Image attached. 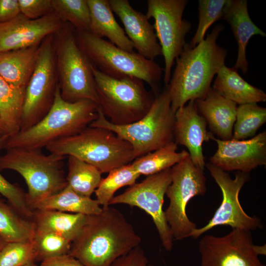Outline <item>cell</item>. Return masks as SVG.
Here are the masks:
<instances>
[{
	"mask_svg": "<svg viewBox=\"0 0 266 266\" xmlns=\"http://www.w3.org/2000/svg\"><path fill=\"white\" fill-rule=\"evenodd\" d=\"M39 266H84L78 260L69 254L45 259Z\"/></svg>",
	"mask_w": 266,
	"mask_h": 266,
	"instance_id": "41",
	"label": "cell"
},
{
	"mask_svg": "<svg viewBox=\"0 0 266 266\" xmlns=\"http://www.w3.org/2000/svg\"><path fill=\"white\" fill-rule=\"evenodd\" d=\"M35 231L32 220L21 215L0 196V235L7 242L31 241Z\"/></svg>",
	"mask_w": 266,
	"mask_h": 266,
	"instance_id": "29",
	"label": "cell"
},
{
	"mask_svg": "<svg viewBox=\"0 0 266 266\" xmlns=\"http://www.w3.org/2000/svg\"><path fill=\"white\" fill-rule=\"evenodd\" d=\"M216 74L212 88L221 96L239 105L266 101V93L244 80L234 68L224 65Z\"/></svg>",
	"mask_w": 266,
	"mask_h": 266,
	"instance_id": "23",
	"label": "cell"
},
{
	"mask_svg": "<svg viewBox=\"0 0 266 266\" xmlns=\"http://www.w3.org/2000/svg\"><path fill=\"white\" fill-rule=\"evenodd\" d=\"M90 12V31L94 35L107 37L119 48L133 51V46L113 15L108 0H87Z\"/></svg>",
	"mask_w": 266,
	"mask_h": 266,
	"instance_id": "22",
	"label": "cell"
},
{
	"mask_svg": "<svg viewBox=\"0 0 266 266\" xmlns=\"http://www.w3.org/2000/svg\"><path fill=\"white\" fill-rule=\"evenodd\" d=\"M46 148L50 153L78 158L96 167L101 174L134 159L133 148L128 141L110 130L89 126L78 134L50 143Z\"/></svg>",
	"mask_w": 266,
	"mask_h": 266,
	"instance_id": "5",
	"label": "cell"
},
{
	"mask_svg": "<svg viewBox=\"0 0 266 266\" xmlns=\"http://www.w3.org/2000/svg\"><path fill=\"white\" fill-rule=\"evenodd\" d=\"M92 70L99 108L111 123L128 125L139 120L148 112L156 96L145 88L143 81L130 76L110 77L93 65Z\"/></svg>",
	"mask_w": 266,
	"mask_h": 266,
	"instance_id": "8",
	"label": "cell"
},
{
	"mask_svg": "<svg viewBox=\"0 0 266 266\" xmlns=\"http://www.w3.org/2000/svg\"><path fill=\"white\" fill-rule=\"evenodd\" d=\"M64 24L54 11L34 20L20 13L13 19L0 23V53L39 45Z\"/></svg>",
	"mask_w": 266,
	"mask_h": 266,
	"instance_id": "17",
	"label": "cell"
},
{
	"mask_svg": "<svg viewBox=\"0 0 266 266\" xmlns=\"http://www.w3.org/2000/svg\"><path fill=\"white\" fill-rule=\"evenodd\" d=\"M217 150L210 158V163L228 172L238 170L249 173L258 166L266 165V131L248 140H223L211 133Z\"/></svg>",
	"mask_w": 266,
	"mask_h": 266,
	"instance_id": "16",
	"label": "cell"
},
{
	"mask_svg": "<svg viewBox=\"0 0 266 266\" xmlns=\"http://www.w3.org/2000/svg\"><path fill=\"white\" fill-rule=\"evenodd\" d=\"M199 251L201 266H266L258 258L266 255V244L255 245L251 231L233 229L222 236L205 235Z\"/></svg>",
	"mask_w": 266,
	"mask_h": 266,
	"instance_id": "15",
	"label": "cell"
},
{
	"mask_svg": "<svg viewBox=\"0 0 266 266\" xmlns=\"http://www.w3.org/2000/svg\"><path fill=\"white\" fill-rule=\"evenodd\" d=\"M86 215L52 210H34L32 219L35 230L58 233L71 242L79 233Z\"/></svg>",
	"mask_w": 266,
	"mask_h": 266,
	"instance_id": "25",
	"label": "cell"
},
{
	"mask_svg": "<svg viewBox=\"0 0 266 266\" xmlns=\"http://www.w3.org/2000/svg\"><path fill=\"white\" fill-rule=\"evenodd\" d=\"M206 166L221 190L222 201L208 223L203 227L196 229L190 237L197 238L218 226H228L232 229L247 231L262 229L263 226L260 219L257 216L247 215L238 199L240 190L249 179V173L238 171L233 179L227 172L210 163L207 164Z\"/></svg>",
	"mask_w": 266,
	"mask_h": 266,
	"instance_id": "13",
	"label": "cell"
},
{
	"mask_svg": "<svg viewBox=\"0 0 266 266\" xmlns=\"http://www.w3.org/2000/svg\"><path fill=\"white\" fill-rule=\"evenodd\" d=\"M26 88L17 87L0 76V117L9 137L20 130Z\"/></svg>",
	"mask_w": 266,
	"mask_h": 266,
	"instance_id": "27",
	"label": "cell"
},
{
	"mask_svg": "<svg viewBox=\"0 0 266 266\" xmlns=\"http://www.w3.org/2000/svg\"><path fill=\"white\" fill-rule=\"evenodd\" d=\"M148 265V261L145 252L138 246L118 258L110 266H147Z\"/></svg>",
	"mask_w": 266,
	"mask_h": 266,
	"instance_id": "39",
	"label": "cell"
},
{
	"mask_svg": "<svg viewBox=\"0 0 266 266\" xmlns=\"http://www.w3.org/2000/svg\"><path fill=\"white\" fill-rule=\"evenodd\" d=\"M7 242L0 235V252Z\"/></svg>",
	"mask_w": 266,
	"mask_h": 266,
	"instance_id": "43",
	"label": "cell"
},
{
	"mask_svg": "<svg viewBox=\"0 0 266 266\" xmlns=\"http://www.w3.org/2000/svg\"><path fill=\"white\" fill-rule=\"evenodd\" d=\"M5 136L9 135L0 117V138Z\"/></svg>",
	"mask_w": 266,
	"mask_h": 266,
	"instance_id": "42",
	"label": "cell"
},
{
	"mask_svg": "<svg viewBox=\"0 0 266 266\" xmlns=\"http://www.w3.org/2000/svg\"><path fill=\"white\" fill-rule=\"evenodd\" d=\"M111 9L120 19L126 34L137 53L154 60L162 55L153 26L146 15L135 10L128 0H108Z\"/></svg>",
	"mask_w": 266,
	"mask_h": 266,
	"instance_id": "19",
	"label": "cell"
},
{
	"mask_svg": "<svg viewBox=\"0 0 266 266\" xmlns=\"http://www.w3.org/2000/svg\"><path fill=\"white\" fill-rule=\"evenodd\" d=\"M171 182V168H169L147 176L141 182L134 183L123 193L114 196L109 202V205L126 204L145 211L151 217L162 245L168 251L172 249L174 239L163 206L164 196Z\"/></svg>",
	"mask_w": 266,
	"mask_h": 266,
	"instance_id": "14",
	"label": "cell"
},
{
	"mask_svg": "<svg viewBox=\"0 0 266 266\" xmlns=\"http://www.w3.org/2000/svg\"><path fill=\"white\" fill-rule=\"evenodd\" d=\"M187 0H148L146 15L154 20L153 25L165 62L164 82L167 85L175 60L186 45L191 23L182 18Z\"/></svg>",
	"mask_w": 266,
	"mask_h": 266,
	"instance_id": "12",
	"label": "cell"
},
{
	"mask_svg": "<svg viewBox=\"0 0 266 266\" xmlns=\"http://www.w3.org/2000/svg\"><path fill=\"white\" fill-rule=\"evenodd\" d=\"M33 210H52L91 215L100 213L102 207L96 200L81 195L67 185L59 193L34 205Z\"/></svg>",
	"mask_w": 266,
	"mask_h": 266,
	"instance_id": "26",
	"label": "cell"
},
{
	"mask_svg": "<svg viewBox=\"0 0 266 266\" xmlns=\"http://www.w3.org/2000/svg\"><path fill=\"white\" fill-rule=\"evenodd\" d=\"M37 253V260L68 254L71 241L51 232L35 230L32 240Z\"/></svg>",
	"mask_w": 266,
	"mask_h": 266,
	"instance_id": "34",
	"label": "cell"
},
{
	"mask_svg": "<svg viewBox=\"0 0 266 266\" xmlns=\"http://www.w3.org/2000/svg\"><path fill=\"white\" fill-rule=\"evenodd\" d=\"M199 113L205 119L212 133L219 139H232L237 104L217 94L211 87L202 99L195 100Z\"/></svg>",
	"mask_w": 266,
	"mask_h": 266,
	"instance_id": "21",
	"label": "cell"
},
{
	"mask_svg": "<svg viewBox=\"0 0 266 266\" xmlns=\"http://www.w3.org/2000/svg\"><path fill=\"white\" fill-rule=\"evenodd\" d=\"M20 13L18 0H0V23L9 21Z\"/></svg>",
	"mask_w": 266,
	"mask_h": 266,
	"instance_id": "40",
	"label": "cell"
},
{
	"mask_svg": "<svg viewBox=\"0 0 266 266\" xmlns=\"http://www.w3.org/2000/svg\"><path fill=\"white\" fill-rule=\"evenodd\" d=\"M178 145L173 141L154 151L133 160L131 163L140 174L150 175L171 168L189 155L183 150L177 152Z\"/></svg>",
	"mask_w": 266,
	"mask_h": 266,
	"instance_id": "28",
	"label": "cell"
},
{
	"mask_svg": "<svg viewBox=\"0 0 266 266\" xmlns=\"http://www.w3.org/2000/svg\"><path fill=\"white\" fill-rule=\"evenodd\" d=\"M228 0H199V24L192 39L189 43L194 47L204 39L208 28L223 16V9Z\"/></svg>",
	"mask_w": 266,
	"mask_h": 266,
	"instance_id": "35",
	"label": "cell"
},
{
	"mask_svg": "<svg viewBox=\"0 0 266 266\" xmlns=\"http://www.w3.org/2000/svg\"><path fill=\"white\" fill-rule=\"evenodd\" d=\"M20 12L28 19L41 18L53 11L52 0H18Z\"/></svg>",
	"mask_w": 266,
	"mask_h": 266,
	"instance_id": "38",
	"label": "cell"
},
{
	"mask_svg": "<svg viewBox=\"0 0 266 266\" xmlns=\"http://www.w3.org/2000/svg\"><path fill=\"white\" fill-rule=\"evenodd\" d=\"M224 29L223 25H216L194 47L186 43L176 59V66L167 85L171 108L175 113L187 102L205 98L214 75L225 65L227 51L216 42Z\"/></svg>",
	"mask_w": 266,
	"mask_h": 266,
	"instance_id": "2",
	"label": "cell"
},
{
	"mask_svg": "<svg viewBox=\"0 0 266 266\" xmlns=\"http://www.w3.org/2000/svg\"><path fill=\"white\" fill-rule=\"evenodd\" d=\"M53 34L46 37L39 45L35 66L26 88L19 132L39 122L54 102L59 84Z\"/></svg>",
	"mask_w": 266,
	"mask_h": 266,
	"instance_id": "11",
	"label": "cell"
},
{
	"mask_svg": "<svg viewBox=\"0 0 266 266\" xmlns=\"http://www.w3.org/2000/svg\"><path fill=\"white\" fill-rule=\"evenodd\" d=\"M266 122V108L257 103L237 106L232 139L242 140L253 136Z\"/></svg>",
	"mask_w": 266,
	"mask_h": 266,
	"instance_id": "32",
	"label": "cell"
},
{
	"mask_svg": "<svg viewBox=\"0 0 266 266\" xmlns=\"http://www.w3.org/2000/svg\"><path fill=\"white\" fill-rule=\"evenodd\" d=\"M101 179V173L96 167L75 157L68 156L66 180L67 186L74 192L91 197Z\"/></svg>",
	"mask_w": 266,
	"mask_h": 266,
	"instance_id": "30",
	"label": "cell"
},
{
	"mask_svg": "<svg viewBox=\"0 0 266 266\" xmlns=\"http://www.w3.org/2000/svg\"><path fill=\"white\" fill-rule=\"evenodd\" d=\"M152 266V265H148V266Z\"/></svg>",
	"mask_w": 266,
	"mask_h": 266,
	"instance_id": "46",
	"label": "cell"
},
{
	"mask_svg": "<svg viewBox=\"0 0 266 266\" xmlns=\"http://www.w3.org/2000/svg\"><path fill=\"white\" fill-rule=\"evenodd\" d=\"M23 266H37L34 263H31Z\"/></svg>",
	"mask_w": 266,
	"mask_h": 266,
	"instance_id": "45",
	"label": "cell"
},
{
	"mask_svg": "<svg viewBox=\"0 0 266 266\" xmlns=\"http://www.w3.org/2000/svg\"><path fill=\"white\" fill-rule=\"evenodd\" d=\"M8 137V136H5L0 138V147L3 148L4 145Z\"/></svg>",
	"mask_w": 266,
	"mask_h": 266,
	"instance_id": "44",
	"label": "cell"
},
{
	"mask_svg": "<svg viewBox=\"0 0 266 266\" xmlns=\"http://www.w3.org/2000/svg\"><path fill=\"white\" fill-rule=\"evenodd\" d=\"M53 11L64 23L78 31H90V12L87 0H52Z\"/></svg>",
	"mask_w": 266,
	"mask_h": 266,
	"instance_id": "33",
	"label": "cell"
},
{
	"mask_svg": "<svg viewBox=\"0 0 266 266\" xmlns=\"http://www.w3.org/2000/svg\"><path fill=\"white\" fill-rule=\"evenodd\" d=\"M36 260L32 241L7 242L0 252V266H23Z\"/></svg>",
	"mask_w": 266,
	"mask_h": 266,
	"instance_id": "36",
	"label": "cell"
},
{
	"mask_svg": "<svg viewBox=\"0 0 266 266\" xmlns=\"http://www.w3.org/2000/svg\"><path fill=\"white\" fill-rule=\"evenodd\" d=\"M99 105L88 100L69 102L63 99L59 86L47 114L30 128L9 137L3 148L41 150L59 139L74 135L98 117Z\"/></svg>",
	"mask_w": 266,
	"mask_h": 266,
	"instance_id": "3",
	"label": "cell"
},
{
	"mask_svg": "<svg viewBox=\"0 0 266 266\" xmlns=\"http://www.w3.org/2000/svg\"><path fill=\"white\" fill-rule=\"evenodd\" d=\"M74 31L78 46L100 71L114 78H138L150 86L155 96L161 93L163 69L154 60L122 49L89 31Z\"/></svg>",
	"mask_w": 266,
	"mask_h": 266,
	"instance_id": "4",
	"label": "cell"
},
{
	"mask_svg": "<svg viewBox=\"0 0 266 266\" xmlns=\"http://www.w3.org/2000/svg\"><path fill=\"white\" fill-rule=\"evenodd\" d=\"M140 175L131 163L112 169L105 178H102L95 190L96 200L102 207L109 206V201L118 190L133 185Z\"/></svg>",
	"mask_w": 266,
	"mask_h": 266,
	"instance_id": "31",
	"label": "cell"
},
{
	"mask_svg": "<svg viewBox=\"0 0 266 266\" xmlns=\"http://www.w3.org/2000/svg\"><path fill=\"white\" fill-rule=\"evenodd\" d=\"M223 19L230 25L237 41L238 52L233 68L240 69L244 74L248 69L246 48L251 37L254 35L266 36L251 20L247 8L246 0H228L223 9Z\"/></svg>",
	"mask_w": 266,
	"mask_h": 266,
	"instance_id": "20",
	"label": "cell"
},
{
	"mask_svg": "<svg viewBox=\"0 0 266 266\" xmlns=\"http://www.w3.org/2000/svg\"><path fill=\"white\" fill-rule=\"evenodd\" d=\"M171 178L166 192L169 203L165 215L174 240H181L197 228L188 217L186 206L193 198L205 194L206 179L189 155L171 167Z\"/></svg>",
	"mask_w": 266,
	"mask_h": 266,
	"instance_id": "10",
	"label": "cell"
},
{
	"mask_svg": "<svg viewBox=\"0 0 266 266\" xmlns=\"http://www.w3.org/2000/svg\"><path fill=\"white\" fill-rule=\"evenodd\" d=\"M207 125L205 119L198 111L195 100L188 101L175 113L174 141L188 149L193 164L202 170L205 163L202 145L203 142L210 139L211 134L207 131Z\"/></svg>",
	"mask_w": 266,
	"mask_h": 266,
	"instance_id": "18",
	"label": "cell"
},
{
	"mask_svg": "<svg viewBox=\"0 0 266 266\" xmlns=\"http://www.w3.org/2000/svg\"><path fill=\"white\" fill-rule=\"evenodd\" d=\"M2 149L0 147V151ZM0 194L21 215L32 220L33 210L29 206L26 193L16 184L7 181L0 173Z\"/></svg>",
	"mask_w": 266,
	"mask_h": 266,
	"instance_id": "37",
	"label": "cell"
},
{
	"mask_svg": "<svg viewBox=\"0 0 266 266\" xmlns=\"http://www.w3.org/2000/svg\"><path fill=\"white\" fill-rule=\"evenodd\" d=\"M175 113L171 108L168 86L155 97L148 112L139 120L126 125L111 123L99 108L98 117L89 126L108 129L128 141L134 159L174 141Z\"/></svg>",
	"mask_w": 266,
	"mask_h": 266,
	"instance_id": "6",
	"label": "cell"
},
{
	"mask_svg": "<svg viewBox=\"0 0 266 266\" xmlns=\"http://www.w3.org/2000/svg\"><path fill=\"white\" fill-rule=\"evenodd\" d=\"M69 23L53 34L56 69L61 95L69 102L88 100L98 104L92 64L78 46Z\"/></svg>",
	"mask_w": 266,
	"mask_h": 266,
	"instance_id": "9",
	"label": "cell"
},
{
	"mask_svg": "<svg viewBox=\"0 0 266 266\" xmlns=\"http://www.w3.org/2000/svg\"><path fill=\"white\" fill-rule=\"evenodd\" d=\"M65 157L41 150L11 148L0 156V170H13L24 179L27 202L33 209L40 201L59 193L67 185L63 169Z\"/></svg>",
	"mask_w": 266,
	"mask_h": 266,
	"instance_id": "7",
	"label": "cell"
},
{
	"mask_svg": "<svg viewBox=\"0 0 266 266\" xmlns=\"http://www.w3.org/2000/svg\"><path fill=\"white\" fill-rule=\"evenodd\" d=\"M39 45L0 53V76L14 86L26 88L35 66Z\"/></svg>",
	"mask_w": 266,
	"mask_h": 266,
	"instance_id": "24",
	"label": "cell"
},
{
	"mask_svg": "<svg viewBox=\"0 0 266 266\" xmlns=\"http://www.w3.org/2000/svg\"><path fill=\"white\" fill-rule=\"evenodd\" d=\"M141 241L123 213L109 205L99 214L86 215L68 254L84 266H110Z\"/></svg>",
	"mask_w": 266,
	"mask_h": 266,
	"instance_id": "1",
	"label": "cell"
}]
</instances>
